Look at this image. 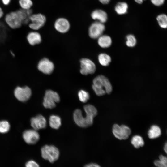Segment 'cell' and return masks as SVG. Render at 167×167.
Returning a JSON list of instances; mask_svg holds the SVG:
<instances>
[{"mask_svg": "<svg viewBox=\"0 0 167 167\" xmlns=\"http://www.w3.org/2000/svg\"><path fill=\"white\" fill-rule=\"evenodd\" d=\"M112 132L117 138L120 140H125L129 137L131 133V131L126 126H119L116 124L113 126Z\"/></svg>", "mask_w": 167, "mask_h": 167, "instance_id": "cell-8", "label": "cell"}, {"mask_svg": "<svg viewBox=\"0 0 167 167\" xmlns=\"http://www.w3.org/2000/svg\"><path fill=\"white\" fill-rule=\"evenodd\" d=\"M37 67L38 70L42 74L48 75L53 72L54 65L48 58L45 57L39 60L37 63Z\"/></svg>", "mask_w": 167, "mask_h": 167, "instance_id": "cell-9", "label": "cell"}, {"mask_svg": "<svg viewBox=\"0 0 167 167\" xmlns=\"http://www.w3.org/2000/svg\"><path fill=\"white\" fill-rule=\"evenodd\" d=\"M164 150L165 151V152L166 153H167V143H166L165 145H164Z\"/></svg>", "mask_w": 167, "mask_h": 167, "instance_id": "cell-36", "label": "cell"}, {"mask_svg": "<svg viewBox=\"0 0 167 167\" xmlns=\"http://www.w3.org/2000/svg\"><path fill=\"white\" fill-rule=\"evenodd\" d=\"M11 0H2L3 4L5 5H8L10 3Z\"/></svg>", "mask_w": 167, "mask_h": 167, "instance_id": "cell-32", "label": "cell"}, {"mask_svg": "<svg viewBox=\"0 0 167 167\" xmlns=\"http://www.w3.org/2000/svg\"><path fill=\"white\" fill-rule=\"evenodd\" d=\"M98 60L99 63L102 66H106L110 64L111 61V57L105 53H101L98 56Z\"/></svg>", "mask_w": 167, "mask_h": 167, "instance_id": "cell-21", "label": "cell"}, {"mask_svg": "<svg viewBox=\"0 0 167 167\" xmlns=\"http://www.w3.org/2000/svg\"><path fill=\"white\" fill-rule=\"evenodd\" d=\"M128 8V5L126 2H119L116 5L115 10L118 14L122 15L127 12Z\"/></svg>", "mask_w": 167, "mask_h": 167, "instance_id": "cell-20", "label": "cell"}, {"mask_svg": "<svg viewBox=\"0 0 167 167\" xmlns=\"http://www.w3.org/2000/svg\"><path fill=\"white\" fill-rule=\"evenodd\" d=\"M25 167H40L39 165L36 161L30 160L27 161L25 164Z\"/></svg>", "mask_w": 167, "mask_h": 167, "instance_id": "cell-29", "label": "cell"}, {"mask_svg": "<svg viewBox=\"0 0 167 167\" xmlns=\"http://www.w3.org/2000/svg\"><path fill=\"white\" fill-rule=\"evenodd\" d=\"M78 96L80 101L83 103L86 102L90 97L89 93L83 90H81L79 91L78 93Z\"/></svg>", "mask_w": 167, "mask_h": 167, "instance_id": "cell-26", "label": "cell"}, {"mask_svg": "<svg viewBox=\"0 0 167 167\" xmlns=\"http://www.w3.org/2000/svg\"><path fill=\"white\" fill-rule=\"evenodd\" d=\"M92 88L96 95L101 96L105 94H110L112 87L109 79L103 75L96 77L93 81Z\"/></svg>", "mask_w": 167, "mask_h": 167, "instance_id": "cell-3", "label": "cell"}, {"mask_svg": "<svg viewBox=\"0 0 167 167\" xmlns=\"http://www.w3.org/2000/svg\"><path fill=\"white\" fill-rule=\"evenodd\" d=\"M104 24L98 21L92 23L89 27L88 34L89 36L92 39H97L102 35L105 30Z\"/></svg>", "mask_w": 167, "mask_h": 167, "instance_id": "cell-10", "label": "cell"}, {"mask_svg": "<svg viewBox=\"0 0 167 167\" xmlns=\"http://www.w3.org/2000/svg\"><path fill=\"white\" fill-rule=\"evenodd\" d=\"M161 134V131L160 128L155 125L151 126L148 133L149 138L151 139L157 138L160 136Z\"/></svg>", "mask_w": 167, "mask_h": 167, "instance_id": "cell-18", "label": "cell"}, {"mask_svg": "<svg viewBox=\"0 0 167 167\" xmlns=\"http://www.w3.org/2000/svg\"><path fill=\"white\" fill-rule=\"evenodd\" d=\"M159 25L161 27L166 28L167 27V17L166 15L161 14L158 15L156 18Z\"/></svg>", "mask_w": 167, "mask_h": 167, "instance_id": "cell-24", "label": "cell"}, {"mask_svg": "<svg viewBox=\"0 0 167 167\" xmlns=\"http://www.w3.org/2000/svg\"><path fill=\"white\" fill-rule=\"evenodd\" d=\"M24 141L28 144H33L36 143L39 139V135L36 130H28L25 131L23 135Z\"/></svg>", "mask_w": 167, "mask_h": 167, "instance_id": "cell-12", "label": "cell"}, {"mask_svg": "<svg viewBox=\"0 0 167 167\" xmlns=\"http://www.w3.org/2000/svg\"><path fill=\"white\" fill-rule=\"evenodd\" d=\"M131 143L136 148H138L143 146L144 144V140L142 137L138 135H135L132 138Z\"/></svg>", "mask_w": 167, "mask_h": 167, "instance_id": "cell-22", "label": "cell"}, {"mask_svg": "<svg viewBox=\"0 0 167 167\" xmlns=\"http://www.w3.org/2000/svg\"><path fill=\"white\" fill-rule=\"evenodd\" d=\"M112 41L111 37L107 35H101L98 38V43L102 48H107L111 45Z\"/></svg>", "mask_w": 167, "mask_h": 167, "instance_id": "cell-17", "label": "cell"}, {"mask_svg": "<svg viewBox=\"0 0 167 167\" xmlns=\"http://www.w3.org/2000/svg\"><path fill=\"white\" fill-rule=\"evenodd\" d=\"M126 43L129 47H133L136 45L137 41L135 37L132 34H129L126 37Z\"/></svg>", "mask_w": 167, "mask_h": 167, "instance_id": "cell-27", "label": "cell"}, {"mask_svg": "<svg viewBox=\"0 0 167 167\" xmlns=\"http://www.w3.org/2000/svg\"><path fill=\"white\" fill-rule=\"evenodd\" d=\"M60 101V96L57 92L51 90L46 91L43 101V105L45 108L53 109L55 107L56 103Z\"/></svg>", "mask_w": 167, "mask_h": 167, "instance_id": "cell-6", "label": "cell"}, {"mask_svg": "<svg viewBox=\"0 0 167 167\" xmlns=\"http://www.w3.org/2000/svg\"><path fill=\"white\" fill-rule=\"evenodd\" d=\"M29 18L25 10L21 9L7 13L5 17V20L9 28L15 29L20 28L23 24H28L30 22Z\"/></svg>", "mask_w": 167, "mask_h": 167, "instance_id": "cell-2", "label": "cell"}, {"mask_svg": "<svg viewBox=\"0 0 167 167\" xmlns=\"http://www.w3.org/2000/svg\"><path fill=\"white\" fill-rule=\"evenodd\" d=\"M29 19L30 23L28 26L33 31H38L40 29L45 25L46 20L45 15L40 13L32 14Z\"/></svg>", "mask_w": 167, "mask_h": 167, "instance_id": "cell-5", "label": "cell"}, {"mask_svg": "<svg viewBox=\"0 0 167 167\" xmlns=\"http://www.w3.org/2000/svg\"><path fill=\"white\" fill-rule=\"evenodd\" d=\"M41 156L43 159L53 163L59 158L60 152L58 149L53 145H46L41 149Z\"/></svg>", "mask_w": 167, "mask_h": 167, "instance_id": "cell-4", "label": "cell"}, {"mask_svg": "<svg viewBox=\"0 0 167 167\" xmlns=\"http://www.w3.org/2000/svg\"><path fill=\"white\" fill-rule=\"evenodd\" d=\"M14 95L18 100L25 101L30 98L32 94L31 89L27 85L17 86L13 91Z\"/></svg>", "mask_w": 167, "mask_h": 167, "instance_id": "cell-7", "label": "cell"}, {"mask_svg": "<svg viewBox=\"0 0 167 167\" xmlns=\"http://www.w3.org/2000/svg\"><path fill=\"white\" fill-rule=\"evenodd\" d=\"M84 167H101L98 164L96 163H90L84 165Z\"/></svg>", "mask_w": 167, "mask_h": 167, "instance_id": "cell-31", "label": "cell"}, {"mask_svg": "<svg viewBox=\"0 0 167 167\" xmlns=\"http://www.w3.org/2000/svg\"><path fill=\"white\" fill-rule=\"evenodd\" d=\"M84 109L86 113L84 117L82 115V111L77 109L74 112L73 118L78 126L82 127H86L92 124L93 118L97 115V111L94 106L90 104L85 105Z\"/></svg>", "mask_w": 167, "mask_h": 167, "instance_id": "cell-1", "label": "cell"}, {"mask_svg": "<svg viewBox=\"0 0 167 167\" xmlns=\"http://www.w3.org/2000/svg\"><path fill=\"white\" fill-rule=\"evenodd\" d=\"M26 39L28 44L32 46L40 44L42 41L41 34L36 31L32 30L29 32Z\"/></svg>", "mask_w": 167, "mask_h": 167, "instance_id": "cell-14", "label": "cell"}, {"mask_svg": "<svg viewBox=\"0 0 167 167\" xmlns=\"http://www.w3.org/2000/svg\"><path fill=\"white\" fill-rule=\"evenodd\" d=\"M80 73L83 75H87L93 74L96 70L94 63L91 60L86 58L82 59L80 61Z\"/></svg>", "mask_w": 167, "mask_h": 167, "instance_id": "cell-11", "label": "cell"}, {"mask_svg": "<svg viewBox=\"0 0 167 167\" xmlns=\"http://www.w3.org/2000/svg\"><path fill=\"white\" fill-rule=\"evenodd\" d=\"M145 0H135V1L139 4H142L143 1Z\"/></svg>", "mask_w": 167, "mask_h": 167, "instance_id": "cell-35", "label": "cell"}, {"mask_svg": "<svg viewBox=\"0 0 167 167\" xmlns=\"http://www.w3.org/2000/svg\"><path fill=\"white\" fill-rule=\"evenodd\" d=\"M54 27L58 32L61 33H65L69 30L70 24L67 19L61 17L56 20L54 24Z\"/></svg>", "mask_w": 167, "mask_h": 167, "instance_id": "cell-13", "label": "cell"}, {"mask_svg": "<svg viewBox=\"0 0 167 167\" xmlns=\"http://www.w3.org/2000/svg\"><path fill=\"white\" fill-rule=\"evenodd\" d=\"M49 124L52 128L58 129L61 125L60 118L56 115H52L49 118Z\"/></svg>", "mask_w": 167, "mask_h": 167, "instance_id": "cell-19", "label": "cell"}, {"mask_svg": "<svg viewBox=\"0 0 167 167\" xmlns=\"http://www.w3.org/2000/svg\"><path fill=\"white\" fill-rule=\"evenodd\" d=\"M4 15V12L2 9L0 7V19L2 18Z\"/></svg>", "mask_w": 167, "mask_h": 167, "instance_id": "cell-34", "label": "cell"}, {"mask_svg": "<svg viewBox=\"0 0 167 167\" xmlns=\"http://www.w3.org/2000/svg\"><path fill=\"white\" fill-rule=\"evenodd\" d=\"M92 19L97 21L104 24L107 20L108 16L107 13L101 9H96L91 13Z\"/></svg>", "mask_w": 167, "mask_h": 167, "instance_id": "cell-16", "label": "cell"}, {"mask_svg": "<svg viewBox=\"0 0 167 167\" xmlns=\"http://www.w3.org/2000/svg\"><path fill=\"white\" fill-rule=\"evenodd\" d=\"M19 4L21 9L27 10L31 8L33 3L32 0H19Z\"/></svg>", "mask_w": 167, "mask_h": 167, "instance_id": "cell-25", "label": "cell"}, {"mask_svg": "<svg viewBox=\"0 0 167 167\" xmlns=\"http://www.w3.org/2000/svg\"><path fill=\"white\" fill-rule=\"evenodd\" d=\"M154 164L156 167H167L166 157L162 155H160L159 159L154 161Z\"/></svg>", "mask_w": 167, "mask_h": 167, "instance_id": "cell-23", "label": "cell"}, {"mask_svg": "<svg viewBox=\"0 0 167 167\" xmlns=\"http://www.w3.org/2000/svg\"><path fill=\"white\" fill-rule=\"evenodd\" d=\"M46 123L45 118L41 115H38L31 120L32 127L36 131L45 128L46 127Z\"/></svg>", "mask_w": 167, "mask_h": 167, "instance_id": "cell-15", "label": "cell"}, {"mask_svg": "<svg viewBox=\"0 0 167 167\" xmlns=\"http://www.w3.org/2000/svg\"><path fill=\"white\" fill-rule=\"evenodd\" d=\"M152 3L154 5L159 6L162 5L165 0H150Z\"/></svg>", "mask_w": 167, "mask_h": 167, "instance_id": "cell-30", "label": "cell"}, {"mask_svg": "<svg viewBox=\"0 0 167 167\" xmlns=\"http://www.w3.org/2000/svg\"><path fill=\"white\" fill-rule=\"evenodd\" d=\"M110 0H99L100 2L104 4H107L109 3Z\"/></svg>", "mask_w": 167, "mask_h": 167, "instance_id": "cell-33", "label": "cell"}, {"mask_svg": "<svg viewBox=\"0 0 167 167\" xmlns=\"http://www.w3.org/2000/svg\"><path fill=\"white\" fill-rule=\"evenodd\" d=\"M10 125L9 123L6 121H0V132L4 133L7 132L9 130Z\"/></svg>", "mask_w": 167, "mask_h": 167, "instance_id": "cell-28", "label": "cell"}]
</instances>
